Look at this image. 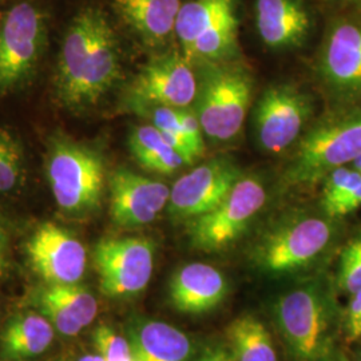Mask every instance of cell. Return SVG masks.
I'll return each instance as SVG.
<instances>
[{
  "label": "cell",
  "mask_w": 361,
  "mask_h": 361,
  "mask_svg": "<svg viewBox=\"0 0 361 361\" xmlns=\"http://www.w3.org/2000/svg\"><path fill=\"white\" fill-rule=\"evenodd\" d=\"M55 328L40 313H25L15 317L1 335L4 353L13 359H26L44 353L51 345Z\"/></svg>",
  "instance_id": "cell-21"
},
{
  "label": "cell",
  "mask_w": 361,
  "mask_h": 361,
  "mask_svg": "<svg viewBox=\"0 0 361 361\" xmlns=\"http://www.w3.org/2000/svg\"><path fill=\"white\" fill-rule=\"evenodd\" d=\"M352 165H353V169H356L357 171H361V157H359Z\"/></svg>",
  "instance_id": "cell-36"
},
{
  "label": "cell",
  "mask_w": 361,
  "mask_h": 361,
  "mask_svg": "<svg viewBox=\"0 0 361 361\" xmlns=\"http://www.w3.org/2000/svg\"><path fill=\"white\" fill-rule=\"evenodd\" d=\"M52 195L67 214L85 216L99 207L104 188L102 155L85 143L55 137L47 153Z\"/></svg>",
  "instance_id": "cell-4"
},
{
  "label": "cell",
  "mask_w": 361,
  "mask_h": 361,
  "mask_svg": "<svg viewBox=\"0 0 361 361\" xmlns=\"http://www.w3.org/2000/svg\"><path fill=\"white\" fill-rule=\"evenodd\" d=\"M110 216L113 222L126 229L149 225L168 207L170 189L166 183L137 174L128 169L111 173Z\"/></svg>",
  "instance_id": "cell-14"
},
{
  "label": "cell",
  "mask_w": 361,
  "mask_h": 361,
  "mask_svg": "<svg viewBox=\"0 0 361 361\" xmlns=\"http://www.w3.org/2000/svg\"><path fill=\"white\" fill-rule=\"evenodd\" d=\"M338 286L349 295L361 289V234L349 243L341 255Z\"/></svg>",
  "instance_id": "cell-29"
},
{
  "label": "cell",
  "mask_w": 361,
  "mask_h": 361,
  "mask_svg": "<svg viewBox=\"0 0 361 361\" xmlns=\"http://www.w3.org/2000/svg\"><path fill=\"white\" fill-rule=\"evenodd\" d=\"M129 341L135 361H186L193 352L186 334L161 322L134 324L130 328Z\"/></svg>",
  "instance_id": "cell-20"
},
{
  "label": "cell",
  "mask_w": 361,
  "mask_h": 361,
  "mask_svg": "<svg viewBox=\"0 0 361 361\" xmlns=\"http://www.w3.org/2000/svg\"><path fill=\"white\" fill-rule=\"evenodd\" d=\"M361 157V107L329 118L301 140L284 173L288 186L324 180Z\"/></svg>",
  "instance_id": "cell-3"
},
{
  "label": "cell",
  "mask_w": 361,
  "mask_h": 361,
  "mask_svg": "<svg viewBox=\"0 0 361 361\" xmlns=\"http://www.w3.org/2000/svg\"><path fill=\"white\" fill-rule=\"evenodd\" d=\"M240 170L225 158L212 159L193 169L170 189L169 214L176 219H193L210 212L240 180Z\"/></svg>",
  "instance_id": "cell-12"
},
{
  "label": "cell",
  "mask_w": 361,
  "mask_h": 361,
  "mask_svg": "<svg viewBox=\"0 0 361 361\" xmlns=\"http://www.w3.org/2000/svg\"><path fill=\"white\" fill-rule=\"evenodd\" d=\"M35 307L65 336H77L98 313V301L89 289L78 284H47L34 296Z\"/></svg>",
  "instance_id": "cell-15"
},
{
  "label": "cell",
  "mask_w": 361,
  "mask_h": 361,
  "mask_svg": "<svg viewBox=\"0 0 361 361\" xmlns=\"http://www.w3.org/2000/svg\"><path fill=\"white\" fill-rule=\"evenodd\" d=\"M30 265L46 284H78L86 271L87 253L80 240L54 222H44L27 240Z\"/></svg>",
  "instance_id": "cell-10"
},
{
  "label": "cell",
  "mask_w": 361,
  "mask_h": 361,
  "mask_svg": "<svg viewBox=\"0 0 361 361\" xmlns=\"http://www.w3.org/2000/svg\"><path fill=\"white\" fill-rule=\"evenodd\" d=\"M252 91L253 82L245 68L224 66L207 74L198 86L197 116L209 138L229 141L241 131Z\"/></svg>",
  "instance_id": "cell-5"
},
{
  "label": "cell",
  "mask_w": 361,
  "mask_h": 361,
  "mask_svg": "<svg viewBox=\"0 0 361 361\" xmlns=\"http://www.w3.org/2000/svg\"><path fill=\"white\" fill-rule=\"evenodd\" d=\"M233 11V0H193L180 7L174 32L183 47L185 58L190 61L194 42L226 13Z\"/></svg>",
  "instance_id": "cell-23"
},
{
  "label": "cell",
  "mask_w": 361,
  "mask_h": 361,
  "mask_svg": "<svg viewBox=\"0 0 361 361\" xmlns=\"http://www.w3.org/2000/svg\"><path fill=\"white\" fill-rule=\"evenodd\" d=\"M357 3H359V7H360L361 10V0H357Z\"/></svg>",
  "instance_id": "cell-37"
},
{
  "label": "cell",
  "mask_w": 361,
  "mask_h": 361,
  "mask_svg": "<svg viewBox=\"0 0 361 361\" xmlns=\"http://www.w3.org/2000/svg\"><path fill=\"white\" fill-rule=\"evenodd\" d=\"M25 177V153L19 141L0 128V193L11 192Z\"/></svg>",
  "instance_id": "cell-26"
},
{
  "label": "cell",
  "mask_w": 361,
  "mask_h": 361,
  "mask_svg": "<svg viewBox=\"0 0 361 361\" xmlns=\"http://www.w3.org/2000/svg\"><path fill=\"white\" fill-rule=\"evenodd\" d=\"M359 207H361V185L353 193L349 194L348 197L338 207H336L335 212L332 214V219L347 216Z\"/></svg>",
  "instance_id": "cell-33"
},
{
  "label": "cell",
  "mask_w": 361,
  "mask_h": 361,
  "mask_svg": "<svg viewBox=\"0 0 361 361\" xmlns=\"http://www.w3.org/2000/svg\"><path fill=\"white\" fill-rule=\"evenodd\" d=\"M265 201L264 185L257 178H240L217 207L190 219L192 245L204 252H219L228 247L243 234Z\"/></svg>",
  "instance_id": "cell-6"
},
{
  "label": "cell",
  "mask_w": 361,
  "mask_h": 361,
  "mask_svg": "<svg viewBox=\"0 0 361 361\" xmlns=\"http://www.w3.org/2000/svg\"><path fill=\"white\" fill-rule=\"evenodd\" d=\"M78 361H106L104 357L98 353V355H87V356H83L80 357Z\"/></svg>",
  "instance_id": "cell-35"
},
{
  "label": "cell",
  "mask_w": 361,
  "mask_h": 361,
  "mask_svg": "<svg viewBox=\"0 0 361 361\" xmlns=\"http://www.w3.org/2000/svg\"><path fill=\"white\" fill-rule=\"evenodd\" d=\"M46 25L38 8L23 1L0 22V91L26 83L38 67L44 47Z\"/></svg>",
  "instance_id": "cell-7"
},
{
  "label": "cell",
  "mask_w": 361,
  "mask_h": 361,
  "mask_svg": "<svg viewBox=\"0 0 361 361\" xmlns=\"http://www.w3.org/2000/svg\"><path fill=\"white\" fill-rule=\"evenodd\" d=\"M360 174H361V171H360Z\"/></svg>",
  "instance_id": "cell-38"
},
{
  "label": "cell",
  "mask_w": 361,
  "mask_h": 361,
  "mask_svg": "<svg viewBox=\"0 0 361 361\" xmlns=\"http://www.w3.org/2000/svg\"><path fill=\"white\" fill-rule=\"evenodd\" d=\"M332 237V226L319 217H305L284 224L258 243L253 258L271 273L296 271L319 257Z\"/></svg>",
  "instance_id": "cell-9"
},
{
  "label": "cell",
  "mask_w": 361,
  "mask_h": 361,
  "mask_svg": "<svg viewBox=\"0 0 361 361\" xmlns=\"http://www.w3.org/2000/svg\"><path fill=\"white\" fill-rule=\"evenodd\" d=\"M228 338L234 361H277L268 329L252 316L235 319L228 328Z\"/></svg>",
  "instance_id": "cell-24"
},
{
  "label": "cell",
  "mask_w": 361,
  "mask_h": 361,
  "mask_svg": "<svg viewBox=\"0 0 361 361\" xmlns=\"http://www.w3.org/2000/svg\"><path fill=\"white\" fill-rule=\"evenodd\" d=\"M10 235L4 222L0 219V277L10 269Z\"/></svg>",
  "instance_id": "cell-32"
},
{
  "label": "cell",
  "mask_w": 361,
  "mask_h": 361,
  "mask_svg": "<svg viewBox=\"0 0 361 361\" xmlns=\"http://www.w3.org/2000/svg\"><path fill=\"white\" fill-rule=\"evenodd\" d=\"M228 293L224 274L212 265L192 262L180 268L170 281V300L183 313L214 310Z\"/></svg>",
  "instance_id": "cell-16"
},
{
  "label": "cell",
  "mask_w": 361,
  "mask_h": 361,
  "mask_svg": "<svg viewBox=\"0 0 361 361\" xmlns=\"http://www.w3.org/2000/svg\"><path fill=\"white\" fill-rule=\"evenodd\" d=\"M130 150L137 162L158 174H173L186 162L164 138L154 125L140 126L130 135Z\"/></svg>",
  "instance_id": "cell-22"
},
{
  "label": "cell",
  "mask_w": 361,
  "mask_h": 361,
  "mask_svg": "<svg viewBox=\"0 0 361 361\" xmlns=\"http://www.w3.org/2000/svg\"><path fill=\"white\" fill-rule=\"evenodd\" d=\"M256 23L259 37L271 49L300 44L310 31V15L298 0H257Z\"/></svg>",
  "instance_id": "cell-18"
},
{
  "label": "cell",
  "mask_w": 361,
  "mask_h": 361,
  "mask_svg": "<svg viewBox=\"0 0 361 361\" xmlns=\"http://www.w3.org/2000/svg\"><path fill=\"white\" fill-rule=\"evenodd\" d=\"M198 82L186 58L166 54L143 67L130 87V95L140 109L165 106L186 109L197 99Z\"/></svg>",
  "instance_id": "cell-11"
},
{
  "label": "cell",
  "mask_w": 361,
  "mask_h": 361,
  "mask_svg": "<svg viewBox=\"0 0 361 361\" xmlns=\"http://www.w3.org/2000/svg\"><path fill=\"white\" fill-rule=\"evenodd\" d=\"M94 345L106 361H135L129 338L118 335L109 325H99L92 335Z\"/></svg>",
  "instance_id": "cell-28"
},
{
  "label": "cell",
  "mask_w": 361,
  "mask_h": 361,
  "mask_svg": "<svg viewBox=\"0 0 361 361\" xmlns=\"http://www.w3.org/2000/svg\"><path fill=\"white\" fill-rule=\"evenodd\" d=\"M198 361H234L232 355H229L228 352L222 350V349H214L205 353Z\"/></svg>",
  "instance_id": "cell-34"
},
{
  "label": "cell",
  "mask_w": 361,
  "mask_h": 361,
  "mask_svg": "<svg viewBox=\"0 0 361 361\" xmlns=\"http://www.w3.org/2000/svg\"><path fill=\"white\" fill-rule=\"evenodd\" d=\"M274 317L295 360L329 359L335 343V310L322 285L286 292L276 302Z\"/></svg>",
  "instance_id": "cell-2"
},
{
  "label": "cell",
  "mask_w": 361,
  "mask_h": 361,
  "mask_svg": "<svg viewBox=\"0 0 361 361\" xmlns=\"http://www.w3.org/2000/svg\"><path fill=\"white\" fill-rule=\"evenodd\" d=\"M125 23L147 46L164 44L176 27L180 0H114Z\"/></svg>",
  "instance_id": "cell-19"
},
{
  "label": "cell",
  "mask_w": 361,
  "mask_h": 361,
  "mask_svg": "<svg viewBox=\"0 0 361 361\" xmlns=\"http://www.w3.org/2000/svg\"><path fill=\"white\" fill-rule=\"evenodd\" d=\"M237 38V20L234 11L226 13L194 42L192 58L219 59L231 51ZM190 58V59H192Z\"/></svg>",
  "instance_id": "cell-25"
},
{
  "label": "cell",
  "mask_w": 361,
  "mask_h": 361,
  "mask_svg": "<svg viewBox=\"0 0 361 361\" xmlns=\"http://www.w3.org/2000/svg\"><path fill=\"white\" fill-rule=\"evenodd\" d=\"M310 114L308 98L292 86L265 91L256 110V134L261 147L281 153L296 141Z\"/></svg>",
  "instance_id": "cell-13"
},
{
  "label": "cell",
  "mask_w": 361,
  "mask_h": 361,
  "mask_svg": "<svg viewBox=\"0 0 361 361\" xmlns=\"http://www.w3.org/2000/svg\"><path fill=\"white\" fill-rule=\"evenodd\" d=\"M62 361H63V360H62Z\"/></svg>",
  "instance_id": "cell-39"
},
{
  "label": "cell",
  "mask_w": 361,
  "mask_h": 361,
  "mask_svg": "<svg viewBox=\"0 0 361 361\" xmlns=\"http://www.w3.org/2000/svg\"><path fill=\"white\" fill-rule=\"evenodd\" d=\"M323 74L338 90H361V26L338 22L331 28L323 52Z\"/></svg>",
  "instance_id": "cell-17"
},
{
  "label": "cell",
  "mask_w": 361,
  "mask_h": 361,
  "mask_svg": "<svg viewBox=\"0 0 361 361\" xmlns=\"http://www.w3.org/2000/svg\"><path fill=\"white\" fill-rule=\"evenodd\" d=\"M121 77L114 31L104 13L86 8L66 32L58 58L55 87L59 101L71 110L98 104Z\"/></svg>",
  "instance_id": "cell-1"
},
{
  "label": "cell",
  "mask_w": 361,
  "mask_h": 361,
  "mask_svg": "<svg viewBox=\"0 0 361 361\" xmlns=\"http://www.w3.org/2000/svg\"><path fill=\"white\" fill-rule=\"evenodd\" d=\"M361 185L360 171L356 169L338 168L325 177L323 193V207L325 213L332 217L338 207L349 194L353 193Z\"/></svg>",
  "instance_id": "cell-27"
},
{
  "label": "cell",
  "mask_w": 361,
  "mask_h": 361,
  "mask_svg": "<svg viewBox=\"0 0 361 361\" xmlns=\"http://www.w3.org/2000/svg\"><path fill=\"white\" fill-rule=\"evenodd\" d=\"M345 329L350 341L361 338V289L353 293L349 301L347 317H345Z\"/></svg>",
  "instance_id": "cell-31"
},
{
  "label": "cell",
  "mask_w": 361,
  "mask_h": 361,
  "mask_svg": "<svg viewBox=\"0 0 361 361\" xmlns=\"http://www.w3.org/2000/svg\"><path fill=\"white\" fill-rule=\"evenodd\" d=\"M178 116H180V128L183 131V135L186 140L193 146L194 152L197 157H202L205 146L202 140V126L200 123V119L195 113L186 109H178Z\"/></svg>",
  "instance_id": "cell-30"
},
{
  "label": "cell",
  "mask_w": 361,
  "mask_h": 361,
  "mask_svg": "<svg viewBox=\"0 0 361 361\" xmlns=\"http://www.w3.org/2000/svg\"><path fill=\"white\" fill-rule=\"evenodd\" d=\"M154 244L146 237H109L92 250L101 292L110 298L141 293L154 271Z\"/></svg>",
  "instance_id": "cell-8"
}]
</instances>
